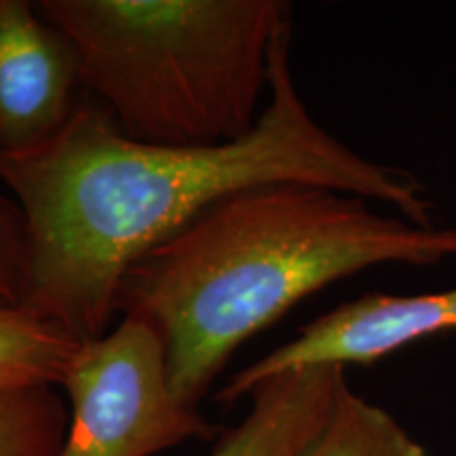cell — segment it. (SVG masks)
I'll list each match as a JSON object with an SVG mask.
<instances>
[{"label":"cell","mask_w":456,"mask_h":456,"mask_svg":"<svg viewBox=\"0 0 456 456\" xmlns=\"http://www.w3.org/2000/svg\"><path fill=\"white\" fill-rule=\"evenodd\" d=\"M289 47L292 21L273 43L258 121L235 142L146 144L123 135L102 106L81 102L45 144L0 152V182L26 220L20 306L81 342L100 338L118 315L125 271L245 188H334L433 226L429 192L414 174L362 157L313 118L294 83Z\"/></svg>","instance_id":"cell-1"},{"label":"cell","mask_w":456,"mask_h":456,"mask_svg":"<svg viewBox=\"0 0 456 456\" xmlns=\"http://www.w3.org/2000/svg\"><path fill=\"white\" fill-rule=\"evenodd\" d=\"M456 260V226H420L349 192L271 184L232 192L125 271L117 311L155 330L169 383L199 408L243 342L292 306L385 265Z\"/></svg>","instance_id":"cell-2"},{"label":"cell","mask_w":456,"mask_h":456,"mask_svg":"<svg viewBox=\"0 0 456 456\" xmlns=\"http://www.w3.org/2000/svg\"><path fill=\"white\" fill-rule=\"evenodd\" d=\"M72 45L83 91L131 140L218 146L254 129L281 0H38Z\"/></svg>","instance_id":"cell-3"},{"label":"cell","mask_w":456,"mask_h":456,"mask_svg":"<svg viewBox=\"0 0 456 456\" xmlns=\"http://www.w3.org/2000/svg\"><path fill=\"white\" fill-rule=\"evenodd\" d=\"M61 391L70 423L60 456H155L216 427L180 402L169 383L163 342L134 317L78 346Z\"/></svg>","instance_id":"cell-4"},{"label":"cell","mask_w":456,"mask_h":456,"mask_svg":"<svg viewBox=\"0 0 456 456\" xmlns=\"http://www.w3.org/2000/svg\"><path fill=\"white\" fill-rule=\"evenodd\" d=\"M446 332H456V288L406 296L363 294L313 319L292 340L239 370L216 399L231 406L265 380L292 370L372 366L416 340Z\"/></svg>","instance_id":"cell-5"},{"label":"cell","mask_w":456,"mask_h":456,"mask_svg":"<svg viewBox=\"0 0 456 456\" xmlns=\"http://www.w3.org/2000/svg\"><path fill=\"white\" fill-rule=\"evenodd\" d=\"M83 91L72 45L30 0H0V152L45 144L68 123Z\"/></svg>","instance_id":"cell-6"},{"label":"cell","mask_w":456,"mask_h":456,"mask_svg":"<svg viewBox=\"0 0 456 456\" xmlns=\"http://www.w3.org/2000/svg\"><path fill=\"white\" fill-rule=\"evenodd\" d=\"M346 387L345 368L292 370L256 387L249 408L208 456H305Z\"/></svg>","instance_id":"cell-7"},{"label":"cell","mask_w":456,"mask_h":456,"mask_svg":"<svg viewBox=\"0 0 456 456\" xmlns=\"http://www.w3.org/2000/svg\"><path fill=\"white\" fill-rule=\"evenodd\" d=\"M81 345L37 313L0 300V385L61 387Z\"/></svg>","instance_id":"cell-8"},{"label":"cell","mask_w":456,"mask_h":456,"mask_svg":"<svg viewBox=\"0 0 456 456\" xmlns=\"http://www.w3.org/2000/svg\"><path fill=\"white\" fill-rule=\"evenodd\" d=\"M305 456H427V452L387 410L346 385L326 427Z\"/></svg>","instance_id":"cell-9"},{"label":"cell","mask_w":456,"mask_h":456,"mask_svg":"<svg viewBox=\"0 0 456 456\" xmlns=\"http://www.w3.org/2000/svg\"><path fill=\"white\" fill-rule=\"evenodd\" d=\"M68 423L61 387L0 385V456H60Z\"/></svg>","instance_id":"cell-10"},{"label":"cell","mask_w":456,"mask_h":456,"mask_svg":"<svg viewBox=\"0 0 456 456\" xmlns=\"http://www.w3.org/2000/svg\"><path fill=\"white\" fill-rule=\"evenodd\" d=\"M26 269V220L13 197L0 195V300L20 305Z\"/></svg>","instance_id":"cell-11"}]
</instances>
